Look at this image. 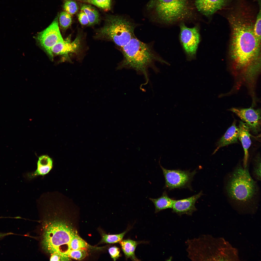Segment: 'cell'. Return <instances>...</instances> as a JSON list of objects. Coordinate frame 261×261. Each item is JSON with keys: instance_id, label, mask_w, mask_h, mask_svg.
Listing matches in <instances>:
<instances>
[{"instance_id": "obj_1", "label": "cell", "mask_w": 261, "mask_h": 261, "mask_svg": "<svg viewBox=\"0 0 261 261\" xmlns=\"http://www.w3.org/2000/svg\"><path fill=\"white\" fill-rule=\"evenodd\" d=\"M249 11L237 9L227 17L231 28L230 67L235 84L248 88L256 85L261 71V42L254 34L255 19Z\"/></svg>"}, {"instance_id": "obj_2", "label": "cell", "mask_w": 261, "mask_h": 261, "mask_svg": "<svg viewBox=\"0 0 261 261\" xmlns=\"http://www.w3.org/2000/svg\"><path fill=\"white\" fill-rule=\"evenodd\" d=\"M229 176L225 186L228 198L241 211L255 213L257 208L256 206L257 207L259 188L247 169L239 165Z\"/></svg>"}, {"instance_id": "obj_3", "label": "cell", "mask_w": 261, "mask_h": 261, "mask_svg": "<svg viewBox=\"0 0 261 261\" xmlns=\"http://www.w3.org/2000/svg\"><path fill=\"white\" fill-rule=\"evenodd\" d=\"M186 251L192 261H239L238 250L223 238L203 235L187 240Z\"/></svg>"}, {"instance_id": "obj_4", "label": "cell", "mask_w": 261, "mask_h": 261, "mask_svg": "<svg viewBox=\"0 0 261 261\" xmlns=\"http://www.w3.org/2000/svg\"><path fill=\"white\" fill-rule=\"evenodd\" d=\"M120 49L123 58L118 68L134 70L138 73L144 75L147 81L149 68L158 72L155 65L156 62L169 65L155 51L152 44L143 42L136 36Z\"/></svg>"}, {"instance_id": "obj_5", "label": "cell", "mask_w": 261, "mask_h": 261, "mask_svg": "<svg viewBox=\"0 0 261 261\" xmlns=\"http://www.w3.org/2000/svg\"><path fill=\"white\" fill-rule=\"evenodd\" d=\"M42 244L44 249L51 255L57 254L62 261L70 259L68 254L73 238L77 231L67 222L58 220L46 222L43 226Z\"/></svg>"}, {"instance_id": "obj_6", "label": "cell", "mask_w": 261, "mask_h": 261, "mask_svg": "<svg viewBox=\"0 0 261 261\" xmlns=\"http://www.w3.org/2000/svg\"><path fill=\"white\" fill-rule=\"evenodd\" d=\"M146 8L152 21L167 25L187 19L191 14L189 0H150Z\"/></svg>"}, {"instance_id": "obj_7", "label": "cell", "mask_w": 261, "mask_h": 261, "mask_svg": "<svg viewBox=\"0 0 261 261\" xmlns=\"http://www.w3.org/2000/svg\"><path fill=\"white\" fill-rule=\"evenodd\" d=\"M136 26L127 18L110 16L106 19L104 26L97 31L96 37L111 41L121 49L136 36L134 32Z\"/></svg>"}, {"instance_id": "obj_8", "label": "cell", "mask_w": 261, "mask_h": 261, "mask_svg": "<svg viewBox=\"0 0 261 261\" xmlns=\"http://www.w3.org/2000/svg\"><path fill=\"white\" fill-rule=\"evenodd\" d=\"M179 35L180 42L188 61H191L196 58L198 47L201 40L199 26L188 28L183 23L180 26Z\"/></svg>"}, {"instance_id": "obj_9", "label": "cell", "mask_w": 261, "mask_h": 261, "mask_svg": "<svg viewBox=\"0 0 261 261\" xmlns=\"http://www.w3.org/2000/svg\"><path fill=\"white\" fill-rule=\"evenodd\" d=\"M159 164L165 179V188L170 190L177 188H191V183L196 173V170L191 172L179 169H167L163 167L160 162Z\"/></svg>"}, {"instance_id": "obj_10", "label": "cell", "mask_w": 261, "mask_h": 261, "mask_svg": "<svg viewBox=\"0 0 261 261\" xmlns=\"http://www.w3.org/2000/svg\"><path fill=\"white\" fill-rule=\"evenodd\" d=\"M58 17L57 16L48 27L38 33L35 37L51 59L53 58L51 52L52 48L57 43L64 40L59 29Z\"/></svg>"}, {"instance_id": "obj_11", "label": "cell", "mask_w": 261, "mask_h": 261, "mask_svg": "<svg viewBox=\"0 0 261 261\" xmlns=\"http://www.w3.org/2000/svg\"><path fill=\"white\" fill-rule=\"evenodd\" d=\"M253 108H232L229 110L245 122L254 133L257 134L261 130V110L260 109H255Z\"/></svg>"}, {"instance_id": "obj_12", "label": "cell", "mask_w": 261, "mask_h": 261, "mask_svg": "<svg viewBox=\"0 0 261 261\" xmlns=\"http://www.w3.org/2000/svg\"><path fill=\"white\" fill-rule=\"evenodd\" d=\"M203 195L202 191H201L187 198L174 200L172 208V212L179 216L184 214L191 215L197 210L195 205L196 202Z\"/></svg>"}, {"instance_id": "obj_13", "label": "cell", "mask_w": 261, "mask_h": 261, "mask_svg": "<svg viewBox=\"0 0 261 261\" xmlns=\"http://www.w3.org/2000/svg\"><path fill=\"white\" fill-rule=\"evenodd\" d=\"M232 0H196L198 10L207 16L211 15L226 6Z\"/></svg>"}, {"instance_id": "obj_14", "label": "cell", "mask_w": 261, "mask_h": 261, "mask_svg": "<svg viewBox=\"0 0 261 261\" xmlns=\"http://www.w3.org/2000/svg\"><path fill=\"white\" fill-rule=\"evenodd\" d=\"M80 36H78L71 42L70 37L56 44L52 48L51 53L54 55H67L69 53L76 52L80 47Z\"/></svg>"}, {"instance_id": "obj_15", "label": "cell", "mask_w": 261, "mask_h": 261, "mask_svg": "<svg viewBox=\"0 0 261 261\" xmlns=\"http://www.w3.org/2000/svg\"><path fill=\"white\" fill-rule=\"evenodd\" d=\"M239 133L238 138L240 140L244 149V168H246L248 157V150L251 143L249 133L250 129L246 123L240 121L239 125Z\"/></svg>"}, {"instance_id": "obj_16", "label": "cell", "mask_w": 261, "mask_h": 261, "mask_svg": "<svg viewBox=\"0 0 261 261\" xmlns=\"http://www.w3.org/2000/svg\"><path fill=\"white\" fill-rule=\"evenodd\" d=\"M234 120L232 125L227 130L224 135L217 142V148L212 154H215L220 148L228 145L238 142L239 130Z\"/></svg>"}, {"instance_id": "obj_17", "label": "cell", "mask_w": 261, "mask_h": 261, "mask_svg": "<svg viewBox=\"0 0 261 261\" xmlns=\"http://www.w3.org/2000/svg\"><path fill=\"white\" fill-rule=\"evenodd\" d=\"M52 167V159L47 155H42L39 158L36 169L34 172L28 173L27 176L31 179L39 175L44 176L48 174Z\"/></svg>"}, {"instance_id": "obj_18", "label": "cell", "mask_w": 261, "mask_h": 261, "mask_svg": "<svg viewBox=\"0 0 261 261\" xmlns=\"http://www.w3.org/2000/svg\"><path fill=\"white\" fill-rule=\"evenodd\" d=\"M149 199L154 204L155 213L167 209L172 208L174 201L169 197L166 191L158 198H150Z\"/></svg>"}, {"instance_id": "obj_19", "label": "cell", "mask_w": 261, "mask_h": 261, "mask_svg": "<svg viewBox=\"0 0 261 261\" xmlns=\"http://www.w3.org/2000/svg\"><path fill=\"white\" fill-rule=\"evenodd\" d=\"M126 259L130 258L134 261H139L136 257L135 251L139 243L130 239L122 240L119 242Z\"/></svg>"}, {"instance_id": "obj_20", "label": "cell", "mask_w": 261, "mask_h": 261, "mask_svg": "<svg viewBox=\"0 0 261 261\" xmlns=\"http://www.w3.org/2000/svg\"><path fill=\"white\" fill-rule=\"evenodd\" d=\"M81 11L84 12L87 16L89 22V25L98 23L99 21V16L98 11L91 6L83 4L81 7Z\"/></svg>"}, {"instance_id": "obj_21", "label": "cell", "mask_w": 261, "mask_h": 261, "mask_svg": "<svg viewBox=\"0 0 261 261\" xmlns=\"http://www.w3.org/2000/svg\"><path fill=\"white\" fill-rule=\"evenodd\" d=\"M101 247H94L89 245L80 237L78 234L75 235L72 240L69 252L72 250L82 249L88 248L98 249L99 248L101 249Z\"/></svg>"}, {"instance_id": "obj_22", "label": "cell", "mask_w": 261, "mask_h": 261, "mask_svg": "<svg viewBox=\"0 0 261 261\" xmlns=\"http://www.w3.org/2000/svg\"><path fill=\"white\" fill-rule=\"evenodd\" d=\"M58 24L61 29L63 32L70 27L72 22L71 16L65 11L61 12L58 17Z\"/></svg>"}, {"instance_id": "obj_23", "label": "cell", "mask_w": 261, "mask_h": 261, "mask_svg": "<svg viewBox=\"0 0 261 261\" xmlns=\"http://www.w3.org/2000/svg\"><path fill=\"white\" fill-rule=\"evenodd\" d=\"M128 230L125 231L122 233L117 234L109 235L103 233L101 242L109 244L119 242L122 240L124 236L127 232Z\"/></svg>"}, {"instance_id": "obj_24", "label": "cell", "mask_w": 261, "mask_h": 261, "mask_svg": "<svg viewBox=\"0 0 261 261\" xmlns=\"http://www.w3.org/2000/svg\"><path fill=\"white\" fill-rule=\"evenodd\" d=\"M84 1L105 11H108L111 8V0H84Z\"/></svg>"}, {"instance_id": "obj_25", "label": "cell", "mask_w": 261, "mask_h": 261, "mask_svg": "<svg viewBox=\"0 0 261 261\" xmlns=\"http://www.w3.org/2000/svg\"><path fill=\"white\" fill-rule=\"evenodd\" d=\"M252 173L253 177L256 180L261 181V158L259 154L254 159Z\"/></svg>"}, {"instance_id": "obj_26", "label": "cell", "mask_w": 261, "mask_h": 261, "mask_svg": "<svg viewBox=\"0 0 261 261\" xmlns=\"http://www.w3.org/2000/svg\"><path fill=\"white\" fill-rule=\"evenodd\" d=\"M87 251L85 249L72 250L68 254V257L77 260H81L84 259L87 256Z\"/></svg>"}, {"instance_id": "obj_27", "label": "cell", "mask_w": 261, "mask_h": 261, "mask_svg": "<svg viewBox=\"0 0 261 261\" xmlns=\"http://www.w3.org/2000/svg\"><path fill=\"white\" fill-rule=\"evenodd\" d=\"M63 7L65 11L71 15L75 14L78 9V6L76 2L72 0L66 1Z\"/></svg>"}, {"instance_id": "obj_28", "label": "cell", "mask_w": 261, "mask_h": 261, "mask_svg": "<svg viewBox=\"0 0 261 261\" xmlns=\"http://www.w3.org/2000/svg\"><path fill=\"white\" fill-rule=\"evenodd\" d=\"M261 10L260 8L256 18L254 26V32L257 39L261 42Z\"/></svg>"}, {"instance_id": "obj_29", "label": "cell", "mask_w": 261, "mask_h": 261, "mask_svg": "<svg viewBox=\"0 0 261 261\" xmlns=\"http://www.w3.org/2000/svg\"><path fill=\"white\" fill-rule=\"evenodd\" d=\"M108 251L112 258L116 261L120 256V250L119 248L115 246L110 247L108 249Z\"/></svg>"}, {"instance_id": "obj_30", "label": "cell", "mask_w": 261, "mask_h": 261, "mask_svg": "<svg viewBox=\"0 0 261 261\" xmlns=\"http://www.w3.org/2000/svg\"><path fill=\"white\" fill-rule=\"evenodd\" d=\"M78 18L80 23L82 25H89V22L88 18L86 14L81 11L78 15Z\"/></svg>"}, {"instance_id": "obj_31", "label": "cell", "mask_w": 261, "mask_h": 261, "mask_svg": "<svg viewBox=\"0 0 261 261\" xmlns=\"http://www.w3.org/2000/svg\"><path fill=\"white\" fill-rule=\"evenodd\" d=\"M50 261H62L61 257L57 254H53L51 255L50 258Z\"/></svg>"}, {"instance_id": "obj_32", "label": "cell", "mask_w": 261, "mask_h": 261, "mask_svg": "<svg viewBox=\"0 0 261 261\" xmlns=\"http://www.w3.org/2000/svg\"><path fill=\"white\" fill-rule=\"evenodd\" d=\"M7 235L8 233L7 232H0V240Z\"/></svg>"}, {"instance_id": "obj_33", "label": "cell", "mask_w": 261, "mask_h": 261, "mask_svg": "<svg viewBox=\"0 0 261 261\" xmlns=\"http://www.w3.org/2000/svg\"><path fill=\"white\" fill-rule=\"evenodd\" d=\"M9 218L8 217H0V219L2 218Z\"/></svg>"}]
</instances>
